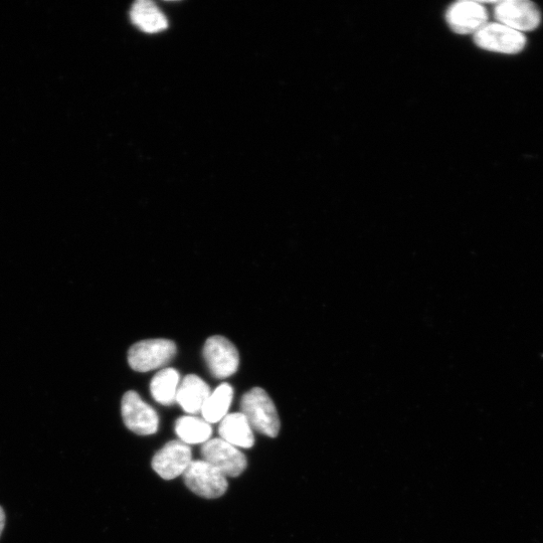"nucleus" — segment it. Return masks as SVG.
I'll return each mask as SVG.
<instances>
[{"label":"nucleus","mask_w":543,"mask_h":543,"mask_svg":"<svg viewBox=\"0 0 543 543\" xmlns=\"http://www.w3.org/2000/svg\"><path fill=\"white\" fill-rule=\"evenodd\" d=\"M211 389L201 378L195 375L186 377L178 387L176 403L187 413H202L204 405L211 396Z\"/></svg>","instance_id":"11"},{"label":"nucleus","mask_w":543,"mask_h":543,"mask_svg":"<svg viewBox=\"0 0 543 543\" xmlns=\"http://www.w3.org/2000/svg\"><path fill=\"white\" fill-rule=\"evenodd\" d=\"M183 475L188 488L199 496L219 498L228 490L227 477L205 460L193 461Z\"/></svg>","instance_id":"5"},{"label":"nucleus","mask_w":543,"mask_h":543,"mask_svg":"<svg viewBox=\"0 0 543 543\" xmlns=\"http://www.w3.org/2000/svg\"><path fill=\"white\" fill-rule=\"evenodd\" d=\"M130 18L138 29L148 34L162 32L168 27L165 16L149 0H139L135 3L131 9Z\"/></svg>","instance_id":"13"},{"label":"nucleus","mask_w":543,"mask_h":543,"mask_svg":"<svg viewBox=\"0 0 543 543\" xmlns=\"http://www.w3.org/2000/svg\"><path fill=\"white\" fill-rule=\"evenodd\" d=\"M179 379V374L174 369H165L157 373L150 384L153 399L163 406H172L176 402Z\"/></svg>","instance_id":"15"},{"label":"nucleus","mask_w":543,"mask_h":543,"mask_svg":"<svg viewBox=\"0 0 543 543\" xmlns=\"http://www.w3.org/2000/svg\"><path fill=\"white\" fill-rule=\"evenodd\" d=\"M234 398V390L229 384H222L207 400L202 414L209 424H216L228 416Z\"/></svg>","instance_id":"16"},{"label":"nucleus","mask_w":543,"mask_h":543,"mask_svg":"<svg viewBox=\"0 0 543 543\" xmlns=\"http://www.w3.org/2000/svg\"><path fill=\"white\" fill-rule=\"evenodd\" d=\"M473 39L481 50L501 55H518L527 45L524 34L499 23H488L473 36Z\"/></svg>","instance_id":"4"},{"label":"nucleus","mask_w":543,"mask_h":543,"mask_svg":"<svg viewBox=\"0 0 543 543\" xmlns=\"http://www.w3.org/2000/svg\"><path fill=\"white\" fill-rule=\"evenodd\" d=\"M122 417L125 426L133 433L141 436L153 435L157 432L159 418L155 410L142 401L133 391L127 392L122 399Z\"/></svg>","instance_id":"9"},{"label":"nucleus","mask_w":543,"mask_h":543,"mask_svg":"<svg viewBox=\"0 0 543 543\" xmlns=\"http://www.w3.org/2000/svg\"><path fill=\"white\" fill-rule=\"evenodd\" d=\"M241 410L252 429L270 438L278 436L281 427L279 415L263 389L254 388L246 393L241 401Z\"/></svg>","instance_id":"1"},{"label":"nucleus","mask_w":543,"mask_h":543,"mask_svg":"<svg viewBox=\"0 0 543 543\" xmlns=\"http://www.w3.org/2000/svg\"><path fill=\"white\" fill-rule=\"evenodd\" d=\"M487 9L482 3L458 2L450 6L445 14V21L452 32L457 35H475L489 22Z\"/></svg>","instance_id":"7"},{"label":"nucleus","mask_w":543,"mask_h":543,"mask_svg":"<svg viewBox=\"0 0 543 543\" xmlns=\"http://www.w3.org/2000/svg\"><path fill=\"white\" fill-rule=\"evenodd\" d=\"M221 439L236 448L250 449L255 444L253 429L242 413L226 416L220 425Z\"/></svg>","instance_id":"12"},{"label":"nucleus","mask_w":543,"mask_h":543,"mask_svg":"<svg viewBox=\"0 0 543 543\" xmlns=\"http://www.w3.org/2000/svg\"><path fill=\"white\" fill-rule=\"evenodd\" d=\"M207 365L216 379H227L238 371L240 356L236 346L226 337L212 336L204 347Z\"/></svg>","instance_id":"6"},{"label":"nucleus","mask_w":543,"mask_h":543,"mask_svg":"<svg viewBox=\"0 0 543 543\" xmlns=\"http://www.w3.org/2000/svg\"><path fill=\"white\" fill-rule=\"evenodd\" d=\"M6 525V514L2 507H0V535H2Z\"/></svg>","instance_id":"17"},{"label":"nucleus","mask_w":543,"mask_h":543,"mask_svg":"<svg viewBox=\"0 0 543 543\" xmlns=\"http://www.w3.org/2000/svg\"><path fill=\"white\" fill-rule=\"evenodd\" d=\"M192 462L190 446L181 441H171L155 454L152 468L161 478L172 480L183 475Z\"/></svg>","instance_id":"10"},{"label":"nucleus","mask_w":543,"mask_h":543,"mask_svg":"<svg viewBox=\"0 0 543 543\" xmlns=\"http://www.w3.org/2000/svg\"><path fill=\"white\" fill-rule=\"evenodd\" d=\"M175 432L187 445L205 444L213 434L211 425L204 419L193 416L181 417L175 423Z\"/></svg>","instance_id":"14"},{"label":"nucleus","mask_w":543,"mask_h":543,"mask_svg":"<svg viewBox=\"0 0 543 543\" xmlns=\"http://www.w3.org/2000/svg\"><path fill=\"white\" fill-rule=\"evenodd\" d=\"M494 17L496 23L521 34L537 30L542 21L539 8L529 0H503L495 3Z\"/></svg>","instance_id":"3"},{"label":"nucleus","mask_w":543,"mask_h":543,"mask_svg":"<svg viewBox=\"0 0 543 543\" xmlns=\"http://www.w3.org/2000/svg\"><path fill=\"white\" fill-rule=\"evenodd\" d=\"M176 354V344L168 339L143 340L132 345L128 352L130 367L139 373L160 369Z\"/></svg>","instance_id":"2"},{"label":"nucleus","mask_w":543,"mask_h":543,"mask_svg":"<svg viewBox=\"0 0 543 543\" xmlns=\"http://www.w3.org/2000/svg\"><path fill=\"white\" fill-rule=\"evenodd\" d=\"M204 460L219 469L226 477H238L247 468L246 456L223 439L210 440L203 444Z\"/></svg>","instance_id":"8"}]
</instances>
